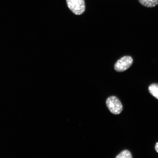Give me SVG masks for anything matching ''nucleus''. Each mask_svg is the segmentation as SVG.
Masks as SVG:
<instances>
[{"instance_id": "nucleus-3", "label": "nucleus", "mask_w": 158, "mask_h": 158, "mask_svg": "<svg viewBox=\"0 0 158 158\" xmlns=\"http://www.w3.org/2000/svg\"><path fill=\"white\" fill-rule=\"evenodd\" d=\"M133 62V59L131 56H124L116 63L114 66V70L118 72H124L132 66Z\"/></svg>"}, {"instance_id": "nucleus-6", "label": "nucleus", "mask_w": 158, "mask_h": 158, "mask_svg": "<svg viewBox=\"0 0 158 158\" xmlns=\"http://www.w3.org/2000/svg\"><path fill=\"white\" fill-rule=\"evenodd\" d=\"M132 156L129 151L124 150L116 156V158H132Z\"/></svg>"}, {"instance_id": "nucleus-5", "label": "nucleus", "mask_w": 158, "mask_h": 158, "mask_svg": "<svg viewBox=\"0 0 158 158\" xmlns=\"http://www.w3.org/2000/svg\"><path fill=\"white\" fill-rule=\"evenodd\" d=\"M150 94L158 100V84L153 83L151 84L148 88Z\"/></svg>"}, {"instance_id": "nucleus-2", "label": "nucleus", "mask_w": 158, "mask_h": 158, "mask_svg": "<svg viewBox=\"0 0 158 158\" xmlns=\"http://www.w3.org/2000/svg\"><path fill=\"white\" fill-rule=\"evenodd\" d=\"M69 8L74 14H82L85 10L84 0H66Z\"/></svg>"}, {"instance_id": "nucleus-1", "label": "nucleus", "mask_w": 158, "mask_h": 158, "mask_svg": "<svg viewBox=\"0 0 158 158\" xmlns=\"http://www.w3.org/2000/svg\"><path fill=\"white\" fill-rule=\"evenodd\" d=\"M106 104L108 110L114 114L121 113L123 110V106L118 98L115 96H110L106 100Z\"/></svg>"}, {"instance_id": "nucleus-7", "label": "nucleus", "mask_w": 158, "mask_h": 158, "mask_svg": "<svg viewBox=\"0 0 158 158\" xmlns=\"http://www.w3.org/2000/svg\"><path fill=\"white\" fill-rule=\"evenodd\" d=\"M155 148L156 151L158 153V143H157L156 144L155 147Z\"/></svg>"}, {"instance_id": "nucleus-4", "label": "nucleus", "mask_w": 158, "mask_h": 158, "mask_svg": "<svg viewBox=\"0 0 158 158\" xmlns=\"http://www.w3.org/2000/svg\"><path fill=\"white\" fill-rule=\"evenodd\" d=\"M139 3L144 7L152 8L158 5V0H138Z\"/></svg>"}]
</instances>
